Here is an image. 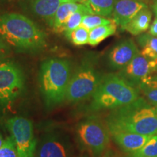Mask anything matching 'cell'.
<instances>
[{
    "label": "cell",
    "instance_id": "obj_13",
    "mask_svg": "<svg viewBox=\"0 0 157 157\" xmlns=\"http://www.w3.org/2000/svg\"><path fill=\"white\" fill-rule=\"evenodd\" d=\"M110 133L117 146L124 152L129 154L140 149L152 137L124 131H113Z\"/></svg>",
    "mask_w": 157,
    "mask_h": 157
},
{
    "label": "cell",
    "instance_id": "obj_18",
    "mask_svg": "<svg viewBox=\"0 0 157 157\" xmlns=\"http://www.w3.org/2000/svg\"><path fill=\"white\" fill-rule=\"evenodd\" d=\"M137 87L148 103L157 106V76L150 75L144 78Z\"/></svg>",
    "mask_w": 157,
    "mask_h": 157
},
{
    "label": "cell",
    "instance_id": "obj_11",
    "mask_svg": "<svg viewBox=\"0 0 157 157\" xmlns=\"http://www.w3.org/2000/svg\"><path fill=\"white\" fill-rule=\"evenodd\" d=\"M140 52L132 39L121 41L109 52L108 60L109 66L113 69H121L127 66Z\"/></svg>",
    "mask_w": 157,
    "mask_h": 157
},
{
    "label": "cell",
    "instance_id": "obj_6",
    "mask_svg": "<svg viewBox=\"0 0 157 157\" xmlns=\"http://www.w3.org/2000/svg\"><path fill=\"white\" fill-rule=\"evenodd\" d=\"M101 77L93 64L84 60L71 78L66 100L70 103H78L87 100L93 96Z\"/></svg>",
    "mask_w": 157,
    "mask_h": 157
},
{
    "label": "cell",
    "instance_id": "obj_16",
    "mask_svg": "<svg viewBox=\"0 0 157 157\" xmlns=\"http://www.w3.org/2000/svg\"><path fill=\"white\" fill-rule=\"evenodd\" d=\"M151 17V12L149 10L148 7L143 9L139 12L126 25L124 30L135 36L140 35L148 30L150 26Z\"/></svg>",
    "mask_w": 157,
    "mask_h": 157
},
{
    "label": "cell",
    "instance_id": "obj_8",
    "mask_svg": "<svg viewBox=\"0 0 157 157\" xmlns=\"http://www.w3.org/2000/svg\"><path fill=\"white\" fill-rule=\"evenodd\" d=\"M6 126L14 140L17 157H34L36 140L31 121L17 116L7 119Z\"/></svg>",
    "mask_w": 157,
    "mask_h": 157
},
{
    "label": "cell",
    "instance_id": "obj_4",
    "mask_svg": "<svg viewBox=\"0 0 157 157\" xmlns=\"http://www.w3.org/2000/svg\"><path fill=\"white\" fill-rule=\"evenodd\" d=\"M90 108L93 111L115 109L136 101L139 91L118 74L103 76L93 93Z\"/></svg>",
    "mask_w": 157,
    "mask_h": 157
},
{
    "label": "cell",
    "instance_id": "obj_15",
    "mask_svg": "<svg viewBox=\"0 0 157 157\" xmlns=\"http://www.w3.org/2000/svg\"><path fill=\"white\" fill-rule=\"evenodd\" d=\"M79 10H89V9L84 4L78 2L61 3L60 7L57 10L50 25L55 31H58V29L66 22L68 17Z\"/></svg>",
    "mask_w": 157,
    "mask_h": 157
},
{
    "label": "cell",
    "instance_id": "obj_28",
    "mask_svg": "<svg viewBox=\"0 0 157 157\" xmlns=\"http://www.w3.org/2000/svg\"><path fill=\"white\" fill-rule=\"evenodd\" d=\"M152 9L154 13H155V15H156V16L157 17V2L154 1V2L152 5Z\"/></svg>",
    "mask_w": 157,
    "mask_h": 157
},
{
    "label": "cell",
    "instance_id": "obj_7",
    "mask_svg": "<svg viewBox=\"0 0 157 157\" xmlns=\"http://www.w3.org/2000/svg\"><path fill=\"white\" fill-rule=\"evenodd\" d=\"M78 142L95 156H100L107 148L110 141L109 129L106 123L95 117L80 121L76 129Z\"/></svg>",
    "mask_w": 157,
    "mask_h": 157
},
{
    "label": "cell",
    "instance_id": "obj_1",
    "mask_svg": "<svg viewBox=\"0 0 157 157\" xmlns=\"http://www.w3.org/2000/svg\"><path fill=\"white\" fill-rule=\"evenodd\" d=\"M0 36L11 49L39 52L47 45L46 34L32 20L18 13L0 15Z\"/></svg>",
    "mask_w": 157,
    "mask_h": 157
},
{
    "label": "cell",
    "instance_id": "obj_30",
    "mask_svg": "<svg viewBox=\"0 0 157 157\" xmlns=\"http://www.w3.org/2000/svg\"><path fill=\"white\" fill-rule=\"evenodd\" d=\"M4 141H5V140H3V137H2V136L1 133H0V148H1L2 146Z\"/></svg>",
    "mask_w": 157,
    "mask_h": 157
},
{
    "label": "cell",
    "instance_id": "obj_26",
    "mask_svg": "<svg viewBox=\"0 0 157 157\" xmlns=\"http://www.w3.org/2000/svg\"><path fill=\"white\" fill-rule=\"evenodd\" d=\"M11 54V48L0 36V60L8 59Z\"/></svg>",
    "mask_w": 157,
    "mask_h": 157
},
{
    "label": "cell",
    "instance_id": "obj_33",
    "mask_svg": "<svg viewBox=\"0 0 157 157\" xmlns=\"http://www.w3.org/2000/svg\"><path fill=\"white\" fill-rule=\"evenodd\" d=\"M155 1H156V2H157V0H155Z\"/></svg>",
    "mask_w": 157,
    "mask_h": 157
},
{
    "label": "cell",
    "instance_id": "obj_5",
    "mask_svg": "<svg viewBox=\"0 0 157 157\" xmlns=\"http://www.w3.org/2000/svg\"><path fill=\"white\" fill-rule=\"evenodd\" d=\"M25 77L21 66L9 59L0 60V117L21 98Z\"/></svg>",
    "mask_w": 157,
    "mask_h": 157
},
{
    "label": "cell",
    "instance_id": "obj_14",
    "mask_svg": "<svg viewBox=\"0 0 157 157\" xmlns=\"http://www.w3.org/2000/svg\"><path fill=\"white\" fill-rule=\"evenodd\" d=\"M60 4V0H29V6L32 13L46 20L50 25Z\"/></svg>",
    "mask_w": 157,
    "mask_h": 157
},
{
    "label": "cell",
    "instance_id": "obj_20",
    "mask_svg": "<svg viewBox=\"0 0 157 157\" xmlns=\"http://www.w3.org/2000/svg\"><path fill=\"white\" fill-rule=\"evenodd\" d=\"M141 48L140 53L148 58L157 59V37L148 33L140 34L137 39Z\"/></svg>",
    "mask_w": 157,
    "mask_h": 157
},
{
    "label": "cell",
    "instance_id": "obj_29",
    "mask_svg": "<svg viewBox=\"0 0 157 157\" xmlns=\"http://www.w3.org/2000/svg\"><path fill=\"white\" fill-rule=\"evenodd\" d=\"M61 2V3H65V2H80V0H60Z\"/></svg>",
    "mask_w": 157,
    "mask_h": 157
},
{
    "label": "cell",
    "instance_id": "obj_3",
    "mask_svg": "<svg viewBox=\"0 0 157 157\" xmlns=\"http://www.w3.org/2000/svg\"><path fill=\"white\" fill-rule=\"evenodd\" d=\"M71 76V63L66 59L50 58L41 64L39 89L47 107H56L66 100Z\"/></svg>",
    "mask_w": 157,
    "mask_h": 157
},
{
    "label": "cell",
    "instance_id": "obj_21",
    "mask_svg": "<svg viewBox=\"0 0 157 157\" xmlns=\"http://www.w3.org/2000/svg\"><path fill=\"white\" fill-rule=\"evenodd\" d=\"M87 14H90V12L88 10H79L75 12L68 17L66 22L58 29V32H63L65 35L68 34L71 31L82 25V19L84 15Z\"/></svg>",
    "mask_w": 157,
    "mask_h": 157
},
{
    "label": "cell",
    "instance_id": "obj_24",
    "mask_svg": "<svg viewBox=\"0 0 157 157\" xmlns=\"http://www.w3.org/2000/svg\"><path fill=\"white\" fill-rule=\"evenodd\" d=\"M113 22V21L112 19L105 18V17L97 15L87 14L84 15L82 19V25L90 31L91 29L100 26V25H108Z\"/></svg>",
    "mask_w": 157,
    "mask_h": 157
},
{
    "label": "cell",
    "instance_id": "obj_2",
    "mask_svg": "<svg viewBox=\"0 0 157 157\" xmlns=\"http://www.w3.org/2000/svg\"><path fill=\"white\" fill-rule=\"evenodd\" d=\"M110 132L124 131L143 135H157V111L143 98L113 109L106 118Z\"/></svg>",
    "mask_w": 157,
    "mask_h": 157
},
{
    "label": "cell",
    "instance_id": "obj_34",
    "mask_svg": "<svg viewBox=\"0 0 157 157\" xmlns=\"http://www.w3.org/2000/svg\"><path fill=\"white\" fill-rule=\"evenodd\" d=\"M108 157H110V156H108Z\"/></svg>",
    "mask_w": 157,
    "mask_h": 157
},
{
    "label": "cell",
    "instance_id": "obj_32",
    "mask_svg": "<svg viewBox=\"0 0 157 157\" xmlns=\"http://www.w3.org/2000/svg\"><path fill=\"white\" fill-rule=\"evenodd\" d=\"M2 1H5V0H2Z\"/></svg>",
    "mask_w": 157,
    "mask_h": 157
},
{
    "label": "cell",
    "instance_id": "obj_23",
    "mask_svg": "<svg viewBox=\"0 0 157 157\" xmlns=\"http://www.w3.org/2000/svg\"><path fill=\"white\" fill-rule=\"evenodd\" d=\"M130 157H157V135H154L145 146L130 154Z\"/></svg>",
    "mask_w": 157,
    "mask_h": 157
},
{
    "label": "cell",
    "instance_id": "obj_31",
    "mask_svg": "<svg viewBox=\"0 0 157 157\" xmlns=\"http://www.w3.org/2000/svg\"><path fill=\"white\" fill-rule=\"evenodd\" d=\"M156 111H157V106L156 107Z\"/></svg>",
    "mask_w": 157,
    "mask_h": 157
},
{
    "label": "cell",
    "instance_id": "obj_19",
    "mask_svg": "<svg viewBox=\"0 0 157 157\" xmlns=\"http://www.w3.org/2000/svg\"><path fill=\"white\" fill-rule=\"evenodd\" d=\"M117 25L114 22L108 25H103L96 27L90 31L89 42L91 46H97L108 37L112 36L117 31Z\"/></svg>",
    "mask_w": 157,
    "mask_h": 157
},
{
    "label": "cell",
    "instance_id": "obj_17",
    "mask_svg": "<svg viewBox=\"0 0 157 157\" xmlns=\"http://www.w3.org/2000/svg\"><path fill=\"white\" fill-rule=\"evenodd\" d=\"M118 0H80L93 15L109 17L112 15Z\"/></svg>",
    "mask_w": 157,
    "mask_h": 157
},
{
    "label": "cell",
    "instance_id": "obj_12",
    "mask_svg": "<svg viewBox=\"0 0 157 157\" xmlns=\"http://www.w3.org/2000/svg\"><path fill=\"white\" fill-rule=\"evenodd\" d=\"M148 5L143 0H118L112 13V20L118 26L124 30L139 12L147 8Z\"/></svg>",
    "mask_w": 157,
    "mask_h": 157
},
{
    "label": "cell",
    "instance_id": "obj_25",
    "mask_svg": "<svg viewBox=\"0 0 157 157\" xmlns=\"http://www.w3.org/2000/svg\"><path fill=\"white\" fill-rule=\"evenodd\" d=\"M0 157H17V151L13 137H7L0 148Z\"/></svg>",
    "mask_w": 157,
    "mask_h": 157
},
{
    "label": "cell",
    "instance_id": "obj_10",
    "mask_svg": "<svg viewBox=\"0 0 157 157\" xmlns=\"http://www.w3.org/2000/svg\"><path fill=\"white\" fill-rule=\"evenodd\" d=\"M72 146L68 136L52 131L46 133L39 143L37 157H71Z\"/></svg>",
    "mask_w": 157,
    "mask_h": 157
},
{
    "label": "cell",
    "instance_id": "obj_27",
    "mask_svg": "<svg viewBox=\"0 0 157 157\" xmlns=\"http://www.w3.org/2000/svg\"><path fill=\"white\" fill-rule=\"evenodd\" d=\"M148 34H150L151 35L154 36H156L157 37V17L156 16L155 19L153 21L152 24L151 25L150 29H149L148 31Z\"/></svg>",
    "mask_w": 157,
    "mask_h": 157
},
{
    "label": "cell",
    "instance_id": "obj_22",
    "mask_svg": "<svg viewBox=\"0 0 157 157\" xmlns=\"http://www.w3.org/2000/svg\"><path fill=\"white\" fill-rule=\"evenodd\" d=\"M90 31L81 25L66 34V36L76 46H82L88 44Z\"/></svg>",
    "mask_w": 157,
    "mask_h": 157
},
{
    "label": "cell",
    "instance_id": "obj_9",
    "mask_svg": "<svg viewBox=\"0 0 157 157\" xmlns=\"http://www.w3.org/2000/svg\"><path fill=\"white\" fill-rule=\"evenodd\" d=\"M156 71L157 59L148 58L140 52L125 67L121 68L118 74L135 87L138 86L143 78Z\"/></svg>",
    "mask_w": 157,
    "mask_h": 157
}]
</instances>
